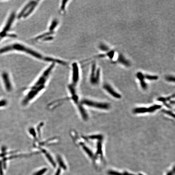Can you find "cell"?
<instances>
[{
    "label": "cell",
    "instance_id": "cell-1",
    "mask_svg": "<svg viewBox=\"0 0 175 175\" xmlns=\"http://www.w3.org/2000/svg\"><path fill=\"white\" fill-rule=\"evenodd\" d=\"M15 52L26 55L39 61L49 64L55 63L57 65L67 66L69 65L65 60L50 56L39 51L26 44L21 42H15L0 48V54Z\"/></svg>",
    "mask_w": 175,
    "mask_h": 175
},
{
    "label": "cell",
    "instance_id": "cell-2",
    "mask_svg": "<svg viewBox=\"0 0 175 175\" xmlns=\"http://www.w3.org/2000/svg\"><path fill=\"white\" fill-rule=\"evenodd\" d=\"M41 0H30L24 5L16 14L17 19H26L32 15L40 4Z\"/></svg>",
    "mask_w": 175,
    "mask_h": 175
},
{
    "label": "cell",
    "instance_id": "cell-3",
    "mask_svg": "<svg viewBox=\"0 0 175 175\" xmlns=\"http://www.w3.org/2000/svg\"><path fill=\"white\" fill-rule=\"evenodd\" d=\"M16 13L14 12H12L9 14L6 19V22L1 31H0V39L2 40L5 38H15L16 35L15 34L9 32L12 29L13 24L15 19H16Z\"/></svg>",
    "mask_w": 175,
    "mask_h": 175
},
{
    "label": "cell",
    "instance_id": "cell-4",
    "mask_svg": "<svg viewBox=\"0 0 175 175\" xmlns=\"http://www.w3.org/2000/svg\"><path fill=\"white\" fill-rule=\"evenodd\" d=\"M71 66V83L69 84L76 87L80 78L79 65L76 62H74Z\"/></svg>",
    "mask_w": 175,
    "mask_h": 175
},
{
    "label": "cell",
    "instance_id": "cell-5",
    "mask_svg": "<svg viewBox=\"0 0 175 175\" xmlns=\"http://www.w3.org/2000/svg\"><path fill=\"white\" fill-rule=\"evenodd\" d=\"M28 89V91L22 102V104L24 105H27L30 101L35 98L40 92L44 90L45 88L37 87L32 85Z\"/></svg>",
    "mask_w": 175,
    "mask_h": 175
},
{
    "label": "cell",
    "instance_id": "cell-6",
    "mask_svg": "<svg viewBox=\"0 0 175 175\" xmlns=\"http://www.w3.org/2000/svg\"><path fill=\"white\" fill-rule=\"evenodd\" d=\"M56 32H53L47 29V31L40 34L33 39V41L36 42H46L52 41L55 38Z\"/></svg>",
    "mask_w": 175,
    "mask_h": 175
},
{
    "label": "cell",
    "instance_id": "cell-7",
    "mask_svg": "<svg viewBox=\"0 0 175 175\" xmlns=\"http://www.w3.org/2000/svg\"><path fill=\"white\" fill-rule=\"evenodd\" d=\"M82 105H84L86 106L94 107L97 109L107 110L110 108V105L109 103L105 102H98L92 101V100L84 99L81 103Z\"/></svg>",
    "mask_w": 175,
    "mask_h": 175
},
{
    "label": "cell",
    "instance_id": "cell-8",
    "mask_svg": "<svg viewBox=\"0 0 175 175\" xmlns=\"http://www.w3.org/2000/svg\"><path fill=\"white\" fill-rule=\"evenodd\" d=\"M100 78V69H97L96 63L93 62L91 67V73L90 74L89 80L90 83L93 85H96L99 82Z\"/></svg>",
    "mask_w": 175,
    "mask_h": 175
},
{
    "label": "cell",
    "instance_id": "cell-9",
    "mask_svg": "<svg viewBox=\"0 0 175 175\" xmlns=\"http://www.w3.org/2000/svg\"><path fill=\"white\" fill-rule=\"evenodd\" d=\"M162 106L159 104L149 106V107H138L135 108L133 110V112L135 114H143L145 113H153L161 108Z\"/></svg>",
    "mask_w": 175,
    "mask_h": 175
},
{
    "label": "cell",
    "instance_id": "cell-10",
    "mask_svg": "<svg viewBox=\"0 0 175 175\" xmlns=\"http://www.w3.org/2000/svg\"><path fill=\"white\" fill-rule=\"evenodd\" d=\"M1 78L5 90L7 92H12L13 90V86L9 73L4 71L1 73Z\"/></svg>",
    "mask_w": 175,
    "mask_h": 175
},
{
    "label": "cell",
    "instance_id": "cell-11",
    "mask_svg": "<svg viewBox=\"0 0 175 175\" xmlns=\"http://www.w3.org/2000/svg\"><path fill=\"white\" fill-rule=\"evenodd\" d=\"M103 88L112 97L116 99H120L121 98L122 96L120 94L116 92L114 88L110 85L105 83L103 86Z\"/></svg>",
    "mask_w": 175,
    "mask_h": 175
},
{
    "label": "cell",
    "instance_id": "cell-12",
    "mask_svg": "<svg viewBox=\"0 0 175 175\" xmlns=\"http://www.w3.org/2000/svg\"><path fill=\"white\" fill-rule=\"evenodd\" d=\"M103 140L98 141L97 142V151L95 155V161L97 159L99 158L101 161H104L103 152L102 146Z\"/></svg>",
    "mask_w": 175,
    "mask_h": 175
},
{
    "label": "cell",
    "instance_id": "cell-13",
    "mask_svg": "<svg viewBox=\"0 0 175 175\" xmlns=\"http://www.w3.org/2000/svg\"><path fill=\"white\" fill-rule=\"evenodd\" d=\"M114 54H115V52L112 50V51H110L108 52L106 54H100L98 55H97L95 56H93L91 58H90L88 59H86L85 60H83L82 63H84V62H86L88 61L89 60H92V59H94V58H101L105 57L106 56H108L111 59H112L113 57H114Z\"/></svg>",
    "mask_w": 175,
    "mask_h": 175
},
{
    "label": "cell",
    "instance_id": "cell-14",
    "mask_svg": "<svg viewBox=\"0 0 175 175\" xmlns=\"http://www.w3.org/2000/svg\"><path fill=\"white\" fill-rule=\"evenodd\" d=\"M59 25V20L57 18H53L50 22L47 29L53 32H56V30L58 27Z\"/></svg>",
    "mask_w": 175,
    "mask_h": 175
},
{
    "label": "cell",
    "instance_id": "cell-15",
    "mask_svg": "<svg viewBox=\"0 0 175 175\" xmlns=\"http://www.w3.org/2000/svg\"><path fill=\"white\" fill-rule=\"evenodd\" d=\"M70 1L63 0L60 1L59 5V12L61 15H64L66 12L68 4Z\"/></svg>",
    "mask_w": 175,
    "mask_h": 175
},
{
    "label": "cell",
    "instance_id": "cell-16",
    "mask_svg": "<svg viewBox=\"0 0 175 175\" xmlns=\"http://www.w3.org/2000/svg\"><path fill=\"white\" fill-rule=\"evenodd\" d=\"M136 76H137V79L140 81V85L142 89L144 90L146 89L148 87V86L145 80V78L144 75L141 72H139L137 73Z\"/></svg>",
    "mask_w": 175,
    "mask_h": 175
},
{
    "label": "cell",
    "instance_id": "cell-17",
    "mask_svg": "<svg viewBox=\"0 0 175 175\" xmlns=\"http://www.w3.org/2000/svg\"><path fill=\"white\" fill-rule=\"evenodd\" d=\"M77 105L78 110H79V112L82 116V118H83L84 120H87L88 119V115L86 110L82 106V104L81 103L80 104L79 103L78 104H77Z\"/></svg>",
    "mask_w": 175,
    "mask_h": 175
},
{
    "label": "cell",
    "instance_id": "cell-18",
    "mask_svg": "<svg viewBox=\"0 0 175 175\" xmlns=\"http://www.w3.org/2000/svg\"><path fill=\"white\" fill-rule=\"evenodd\" d=\"M80 145L82 146V149L85 151V152L88 155L89 157L91 158V159H92L93 161L95 162V155L93 153L92 150L84 144L80 143Z\"/></svg>",
    "mask_w": 175,
    "mask_h": 175
},
{
    "label": "cell",
    "instance_id": "cell-19",
    "mask_svg": "<svg viewBox=\"0 0 175 175\" xmlns=\"http://www.w3.org/2000/svg\"><path fill=\"white\" fill-rule=\"evenodd\" d=\"M117 61L118 63H120L127 67L130 66V62L128 60H127L124 57V56L122 54H120L118 56Z\"/></svg>",
    "mask_w": 175,
    "mask_h": 175
},
{
    "label": "cell",
    "instance_id": "cell-20",
    "mask_svg": "<svg viewBox=\"0 0 175 175\" xmlns=\"http://www.w3.org/2000/svg\"><path fill=\"white\" fill-rule=\"evenodd\" d=\"M41 151H42V152L45 154L46 158L49 161H50V162L51 163L52 165V166L54 167H56V164L55 163V162L54 161V160L52 158V157L51 155L45 150V149H41Z\"/></svg>",
    "mask_w": 175,
    "mask_h": 175
},
{
    "label": "cell",
    "instance_id": "cell-21",
    "mask_svg": "<svg viewBox=\"0 0 175 175\" xmlns=\"http://www.w3.org/2000/svg\"><path fill=\"white\" fill-rule=\"evenodd\" d=\"M87 138L92 140H97L98 141L103 140L104 137L101 134L92 135L88 136V137H87Z\"/></svg>",
    "mask_w": 175,
    "mask_h": 175
},
{
    "label": "cell",
    "instance_id": "cell-22",
    "mask_svg": "<svg viewBox=\"0 0 175 175\" xmlns=\"http://www.w3.org/2000/svg\"><path fill=\"white\" fill-rule=\"evenodd\" d=\"M145 79H147L149 80H156L159 79V77L157 76H152L149 75L148 74L144 75Z\"/></svg>",
    "mask_w": 175,
    "mask_h": 175
},
{
    "label": "cell",
    "instance_id": "cell-23",
    "mask_svg": "<svg viewBox=\"0 0 175 175\" xmlns=\"http://www.w3.org/2000/svg\"><path fill=\"white\" fill-rule=\"evenodd\" d=\"M98 48L100 50L103 52L109 51L110 50L109 47L104 44H100L98 46Z\"/></svg>",
    "mask_w": 175,
    "mask_h": 175
},
{
    "label": "cell",
    "instance_id": "cell-24",
    "mask_svg": "<svg viewBox=\"0 0 175 175\" xmlns=\"http://www.w3.org/2000/svg\"><path fill=\"white\" fill-rule=\"evenodd\" d=\"M57 161L58 163H59V165H60V167L62 168L64 170H66V166L64 163V162L63 161L62 159H61V158L60 156H58Z\"/></svg>",
    "mask_w": 175,
    "mask_h": 175
},
{
    "label": "cell",
    "instance_id": "cell-25",
    "mask_svg": "<svg viewBox=\"0 0 175 175\" xmlns=\"http://www.w3.org/2000/svg\"><path fill=\"white\" fill-rule=\"evenodd\" d=\"M162 111V112H163L164 114H166L167 115L171 116V117L174 118V114L172 112V111H169V110H163Z\"/></svg>",
    "mask_w": 175,
    "mask_h": 175
},
{
    "label": "cell",
    "instance_id": "cell-26",
    "mask_svg": "<svg viewBox=\"0 0 175 175\" xmlns=\"http://www.w3.org/2000/svg\"><path fill=\"white\" fill-rule=\"evenodd\" d=\"M47 171V168H44L41 169L39 171H37V172L35 173L33 175H42L44 174L46 171Z\"/></svg>",
    "mask_w": 175,
    "mask_h": 175
},
{
    "label": "cell",
    "instance_id": "cell-27",
    "mask_svg": "<svg viewBox=\"0 0 175 175\" xmlns=\"http://www.w3.org/2000/svg\"><path fill=\"white\" fill-rule=\"evenodd\" d=\"M165 79L166 80L168 81V82H175V77L172 76H166Z\"/></svg>",
    "mask_w": 175,
    "mask_h": 175
},
{
    "label": "cell",
    "instance_id": "cell-28",
    "mask_svg": "<svg viewBox=\"0 0 175 175\" xmlns=\"http://www.w3.org/2000/svg\"><path fill=\"white\" fill-rule=\"evenodd\" d=\"M29 131L30 133L33 136L34 138L36 139V133L34 129L32 128L30 129Z\"/></svg>",
    "mask_w": 175,
    "mask_h": 175
},
{
    "label": "cell",
    "instance_id": "cell-29",
    "mask_svg": "<svg viewBox=\"0 0 175 175\" xmlns=\"http://www.w3.org/2000/svg\"><path fill=\"white\" fill-rule=\"evenodd\" d=\"M108 174L110 175H123V174L114 171H108Z\"/></svg>",
    "mask_w": 175,
    "mask_h": 175
},
{
    "label": "cell",
    "instance_id": "cell-30",
    "mask_svg": "<svg viewBox=\"0 0 175 175\" xmlns=\"http://www.w3.org/2000/svg\"><path fill=\"white\" fill-rule=\"evenodd\" d=\"M60 172H61V169L60 168H58L57 171H56V173L55 175H60Z\"/></svg>",
    "mask_w": 175,
    "mask_h": 175
},
{
    "label": "cell",
    "instance_id": "cell-31",
    "mask_svg": "<svg viewBox=\"0 0 175 175\" xmlns=\"http://www.w3.org/2000/svg\"><path fill=\"white\" fill-rule=\"evenodd\" d=\"M172 175V174H171V172H169L168 174V175Z\"/></svg>",
    "mask_w": 175,
    "mask_h": 175
},
{
    "label": "cell",
    "instance_id": "cell-32",
    "mask_svg": "<svg viewBox=\"0 0 175 175\" xmlns=\"http://www.w3.org/2000/svg\"><path fill=\"white\" fill-rule=\"evenodd\" d=\"M1 41V40L0 39V41Z\"/></svg>",
    "mask_w": 175,
    "mask_h": 175
},
{
    "label": "cell",
    "instance_id": "cell-33",
    "mask_svg": "<svg viewBox=\"0 0 175 175\" xmlns=\"http://www.w3.org/2000/svg\"><path fill=\"white\" fill-rule=\"evenodd\" d=\"M140 175H142V174H140Z\"/></svg>",
    "mask_w": 175,
    "mask_h": 175
}]
</instances>
